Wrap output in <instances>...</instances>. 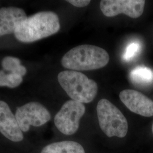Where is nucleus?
<instances>
[{
	"label": "nucleus",
	"mask_w": 153,
	"mask_h": 153,
	"mask_svg": "<svg viewBox=\"0 0 153 153\" xmlns=\"http://www.w3.org/2000/svg\"><path fill=\"white\" fill-rule=\"evenodd\" d=\"M60 29L58 16L52 11H41L27 17L14 33L18 40L32 43L47 38Z\"/></svg>",
	"instance_id": "f257e3e1"
},
{
	"label": "nucleus",
	"mask_w": 153,
	"mask_h": 153,
	"mask_svg": "<svg viewBox=\"0 0 153 153\" xmlns=\"http://www.w3.org/2000/svg\"><path fill=\"white\" fill-rule=\"evenodd\" d=\"M109 61L108 52L102 48L84 44L69 51L61 59L65 68L74 71H93L107 65Z\"/></svg>",
	"instance_id": "f03ea898"
},
{
	"label": "nucleus",
	"mask_w": 153,
	"mask_h": 153,
	"mask_svg": "<svg viewBox=\"0 0 153 153\" xmlns=\"http://www.w3.org/2000/svg\"><path fill=\"white\" fill-rule=\"evenodd\" d=\"M57 79L61 86L73 100L88 103L97 96L98 89L97 83L79 71H61Z\"/></svg>",
	"instance_id": "7ed1b4c3"
},
{
	"label": "nucleus",
	"mask_w": 153,
	"mask_h": 153,
	"mask_svg": "<svg viewBox=\"0 0 153 153\" xmlns=\"http://www.w3.org/2000/svg\"><path fill=\"white\" fill-rule=\"evenodd\" d=\"M99 126L108 137H126L128 124L126 117L114 104L106 99L99 101L97 107Z\"/></svg>",
	"instance_id": "20e7f679"
},
{
	"label": "nucleus",
	"mask_w": 153,
	"mask_h": 153,
	"mask_svg": "<svg viewBox=\"0 0 153 153\" xmlns=\"http://www.w3.org/2000/svg\"><path fill=\"white\" fill-rule=\"evenodd\" d=\"M85 111L86 107L83 103L69 100L63 104L55 116V126L64 134H73L78 131L80 120Z\"/></svg>",
	"instance_id": "39448f33"
},
{
	"label": "nucleus",
	"mask_w": 153,
	"mask_h": 153,
	"mask_svg": "<svg viewBox=\"0 0 153 153\" xmlns=\"http://www.w3.org/2000/svg\"><path fill=\"white\" fill-rule=\"evenodd\" d=\"M15 116L22 132L28 131L30 126H42L51 119L48 109L38 102H30L18 107Z\"/></svg>",
	"instance_id": "423d86ee"
},
{
	"label": "nucleus",
	"mask_w": 153,
	"mask_h": 153,
	"mask_svg": "<svg viewBox=\"0 0 153 153\" xmlns=\"http://www.w3.org/2000/svg\"><path fill=\"white\" fill-rule=\"evenodd\" d=\"M145 2L144 0H102L100 7L104 16L108 17L123 13L131 18H137L141 16Z\"/></svg>",
	"instance_id": "0eeeda50"
},
{
	"label": "nucleus",
	"mask_w": 153,
	"mask_h": 153,
	"mask_svg": "<svg viewBox=\"0 0 153 153\" xmlns=\"http://www.w3.org/2000/svg\"><path fill=\"white\" fill-rule=\"evenodd\" d=\"M119 98L132 112L144 117L153 116V101L142 93L134 90L126 89L121 91Z\"/></svg>",
	"instance_id": "6e6552de"
},
{
	"label": "nucleus",
	"mask_w": 153,
	"mask_h": 153,
	"mask_svg": "<svg viewBox=\"0 0 153 153\" xmlns=\"http://www.w3.org/2000/svg\"><path fill=\"white\" fill-rule=\"evenodd\" d=\"M0 132L13 142H20L23 139L22 131L8 104L0 100Z\"/></svg>",
	"instance_id": "1a4fd4ad"
},
{
	"label": "nucleus",
	"mask_w": 153,
	"mask_h": 153,
	"mask_svg": "<svg viewBox=\"0 0 153 153\" xmlns=\"http://www.w3.org/2000/svg\"><path fill=\"white\" fill-rule=\"evenodd\" d=\"M23 9L16 7L0 9V36L14 33L16 28L26 18Z\"/></svg>",
	"instance_id": "9d476101"
},
{
	"label": "nucleus",
	"mask_w": 153,
	"mask_h": 153,
	"mask_svg": "<svg viewBox=\"0 0 153 153\" xmlns=\"http://www.w3.org/2000/svg\"><path fill=\"white\" fill-rule=\"evenodd\" d=\"M40 153H85V151L78 142L64 141L47 145Z\"/></svg>",
	"instance_id": "9b49d317"
},
{
	"label": "nucleus",
	"mask_w": 153,
	"mask_h": 153,
	"mask_svg": "<svg viewBox=\"0 0 153 153\" xmlns=\"http://www.w3.org/2000/svg\"><path fill=\"white\" fill-rule=\"evenodd\" d=\"M131 82L137 86H148L153 83V71L145 66H138L130 73Z\"/></svg>",
	"instance_id": "f8f14e48"
},
{
	"label": "nucleus",
	"mask_w": 153,
	"mask_h": 153,
	"mask_svg": "<svg viewBox=\"0 0 153 153\" xmlns=\"http://www.w3.org/2000/svg\"><path fill=\"white\" fill-rule=\"evenodd\" d=\"M2 66L4 70L20 76H24L26 73V68L21 65V61L16 57L7 56L2 61Z\"/></svg>",
	"instance_id": "ddd939ff"
},
{
	"label": "nucleus",
	"mask_w": 153,
	"mask_h": 153,
	"mask_svg": "<svg viewBox=\"0 0 153 153\" xmlns=\"http://www.w3.org/2000/svg\"><path fill=\"white\" fill-rule=\"evenodd\" d=\"M23 81L22 76L13 73L5 74L0 71V86H7L10 88L18 87Z\"/></svg>",
	"instance_id": "4468645a"
},
{
	"label": "nucleus",
	"mask_w": 153,
	"mask_h": 153,
	"mask_svg": "<svg viewBox=\"0 0 153 153\" xmlns=\"http://www.w3.org/2000/svg\"><path fill=\"white\" fill-rule=\"evenodd\" d=\"M142 45L140 42L137 41L131 42L127 45L125 49L123 55V59L126 61H131L140 53Z\"/></svg>",
	"instance_id": "2eb2a0df"
},
{
	"label": "nucleus",
	"mask_w": 153,
	"mask_h": 153,
	"mask_svg": "<svg viewBox=\"0 0 153 153\" xmlns=\"http://www.w3.org/2000/svg\"><path fill=\"white\" fill-rule=\"evenodd\" d=\"M68 2L70 3L72 5L78 7H86L90 4L91 1L90 0H68Z\"/></svg>",
	"instance_id": "dca6fc26"
},
{
	"label": "nucleus",
	"mask_w": 153,
	"mask_h": 153,
	"mask_svg": "<svg viewBox=\"0 0 153 153\" xmlns=\"http://www.w3.org/2000/svg\"><path fill=\"white\" fill-rule=\"evenodd\" d=\"M152 131H153V126H152Z\"/></svg>",
	"instance_id": "f3484780"
}]
</instances>
